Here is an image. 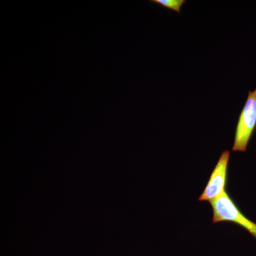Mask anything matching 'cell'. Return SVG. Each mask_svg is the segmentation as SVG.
Segmentation results:
<instances>
[{
    "label": "cell",
    "mask_w": 256,
    "mask_h": 256,
    "mask_svg": "<svg viewBox=\"0 0 256 256\" xmlns=\"http://www.w3.org/2000/svg\"><path fill=\"white\" fill-rule=\"evenodd\" d=\"M256 128V88L249 90L246 102L239 116L232 151L246 152Z\"/></svg>",
    "instance_id": "cell-1"
},
{
    "label": "cell",
    "mask_w": 256,
    "mask_h": 256,
    "mask_svg": "<svg viewBox=\"0 0 256 256\" xmlns=\"http://www.w3.org/2000/svg\"><path fill=\"white\" fill-rule=\"evenodd\" d=\"M213 208V224L222 222H234L246 229L256 238V224L247 218L230 198L226 191L210 203Z\"/></svg>",
    "instance_id": "cell-2"
},
{
    "label": "cell",
    "mask_w": 256,
    "mask_h": 256,
    "mask_svg": "<svg viewBox=\"0 0 256 256\" xmlns=\"http://www.w3.org/2000/svg\"><path fill=\"white\" fill-rule=\"evenodd\" d=\"M229 158L230 152L226 150L222 152L204 191L198 198V201H207L212 203L226 192Z\"/></svg>",
    "instance_id": "cell-3"
},
{
    "label": "cell",
    "mask_w": 256,
    "mask_h": 256,
    "mask_svg": "<svg viewBox=\"0 0 256 256\" xmlns=\"http://www.w3.org/2000/svg\"><path fill=\"white\" fill-rule=\"evenodd\" d=\"M152 3L159 4L163 8L174 10L180 14L182 5L186 3L185 0H152Z\"/></svg>",
    "instance_id": "cell-4"
}]
</instances>
